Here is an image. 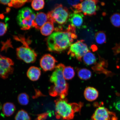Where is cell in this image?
<instances>
[{"label":"cell","instance_id":"1","mask_svg":"<svg viewBox=\"0 0 120 120\" xmlns=\"http://www.w3.org/2000/svg\"><path fill=\"white\" fill-rule=\"evenodd\" d=\"M77 37L76 28L70 25L65 31L54 32L47 38L48 49L50 52H62L69 47Z\"/></svg>","mask_w":120,"mask_h":120},{"label":"cell","instance_id":"2","mask_svg":"<svg viewBox=\"0 0 120 120\" xmlns=\"http://www.w3.org/2000/svg\"><path fill=\"white\" fill-rule=\"evenodd\" d=\"M65 67L63 64H58L50 76L49 80L53 85L49 88V93L52 97H59V98L64 99L68 94V85L63 75Z\"/></svg>","mask_w":120,"mask_h":120},{"label":"cell","instance_id":"3","mask_svg":"<svg viewBox=\"0 0 120 120\" xmlns=\"http://www.w3.org/2000/svg\"><path fill=\"white\" fill-rule=\"evenodd\" d=\"M55 103L56 118L67 120L72 119L75 113L80 111L83 105L81 102L68 103L66 98L57 99Z\"/></svg>","mask_w":120,"mask_h":120},{"label":"cell","instance_id":"4","mask_svg":"<svg viewBox=\"0 0 120 120\" xmlns=\"http://www.w3.org/2000/svg\"><path fill=\"white\" fill-rule=\"evenodd\" d=\"M36 16L35 13L29 8H24L19 10L17 20L21 29L26 30L34 27Z\"/></svg>","mask_w":120,"mask_h":120},{"label":"cell","instance_id":"5","mask_svg":"<svg viewBox=\"0 0 120 120\" xmlns=\"http://www.w3.org/2000/svg\"><path fill=\"white\" fill-rule=\"evenodd\" d=\"M49 21L63 25L68 20L70 14L68 9L61 4H57L52 11L47 14Z\"/></svg>","mask_w":120,"mask_h":120},{"label":"cell","instance_id":"6","mask_svg":"<svg viewBox=\"0 0 120 120\" xmlns=\"http://www.w3.org/2000/svg\"><path fill=\"white\" fill-rule=\"evenodd\" d=\"M98 1L94 0L82 1L80 3L73 6L74 12L81 13L85 16L95 15L98 9Z\"/></svg>","mask_w":120,"mask_h":120},{"label":"cell","instance_id":"7","mask_svg":"<svg viewBox=\"0 0 120 120\" xmlns=\"http://www.w3.org/2000/svg\"><path fill=\"white\" fill-rule=\"evenodd\" d=\"M83 40H78L71 44L68 52V54L72 57L75 58L81 61L82 58L90 51L87 45Z\"/></svg>","mask_w":120,"mask_h":120},{"label":"cell","instance_id":"8","mask_svg":"<svg viewBox=\"0 0 120 120\" xmlns=\"http://www.w3.org/2000/svg\"><path fill=\"white\" fill-rule=\"evenodd\" d=\"M18 58L26 63H32L35 62L37 55L35 51L29 47L28 45L21 46L16 49Z\"/></svg>","mask_w":120,"mask_h":120},{"label":"cell","instance_id":"9","mask_svg":"<svg viewBox=\"0 0 120 120\" xmlns=\"http://www.w3.org/2000/svg\"><path fill=\"white\" fill-rule=\"evenodd\" d=\"M14 62L10 58L0 55V77L5 79L14 71Z\"/></svg>","mask_w":120,"mask_h":120},{"label":"cell","instance_id":"10","mask_svg":"<svg viewBox=\"0 0 120 120\" xmlns=\"http://www.w3.org/2000/svg\"><path fill=\"white\" fill-rule=\"evenodd\" d=\"M91 118L92 120H118L116 114L103 106H99L96 109Z\"/></svg>","mask_w":120,"mask_h":120},{"label":"cell","instance_id":"11","mask_svg":"<svg viewBox=\"0 0 120 120\" xmlns=\"http://www.w3.org/2000/svg\"><path fill=\"white\" fill-rule=\"evenodd\" d=\"M57 62V61L52 55L46 54L40 59V65L44 71H51L55 69Z\"/></svg>","mask_w":120,"mask_h":120},{"label":"cell","instance_id":"12","mask_svg":"<svg viewBox=\"0 0 120 120\" xmlns=\"http://www.w3.org/2000/svg\"><path fill=\"white\" fill-rule=\"evenodd\" d=\"M83 14L81 13L74 12L70 14L68 20L72 26L79 28L82 26L83 22Z\"/></svg>","mask_w":120,"mask_h":120},{"label":"cell","instance_id":"13","mask_svg":"<svg viewBox=\"0 0 120 120\" xmlns=\"http://www.w3.org/2000/svg\"><path fill=\"white\" fill-rule=\"evenodd\" d=\"M48 21L47 14L42 12L37 13L36 15L34 20V27L37 30L40 29L41 27Z\"/></svg>","mask_w":120,"mask_h":120},{"label":"cell","instance_id":"14","mask_svg":"<svg viewBox=\"0 0 120 120\" xmlns=\"http://www.w3.org/2000/svg\"><path fill=\"white\" fill-rule=\"evenodd\" d=\"M84 94L86 100L92 101L96 100L98 98L99 93L96 88L93 87H88L85 88Z\"/></svg>","mask_w":120,"mask_h":120},{"label":"cell","instance_id":"15","mask_svg":"<svg viewBox=\"0 0 120 120\" xmlns=\"http://www.w3.org/2000/svg\"><path fill=\"white\" fill-rule=\"evenodd\" d=\"M41 71L38 68L32 66L28 69L27 72V76L33 81H35L39 79L41 75Z\"/></svg>","mask_w":120,"mask_h":120},{"label":"cell","instance_id":"16","mask_svg":"<svg viewBox=\"0 0 120 120\" xmlns=\"http://www.w3.org/2000/svg\"><path fill=\"white\" fill-rule=\"evenodd\" d=\"M16 110V106L13 103H6L3 106V112L4 115L7 117L11 116L12 115Z\"/></svg>","mask_w":120,"mask_h":120},{"label":"cell","instance_id":"17","mask_svg":"<svg viewBox=\"0 0 120 120\" xmlns=\"http://www.w3.org/2000/svg\"><path fill=\"white\" fill-rule=\"evenodd\" d=\"M53 22L50 21L46 22L40 29V32L43 35H50L54 30Z\"/></svg>","mask_w":120,"mask_h":120},{"label":"cell","instance_id":"18","mask_svg":"<svg viewBox=\"0 0 120 120\" xmlns=\"http://www.w3.org/2000/svg\"><path fill=\"white\" fill-rule=\"evenodd\" d=\"M82 60L84 63L87 65L95 64L97 61L95 55L90 51L85 54L82 58Z\"/></svg>","mask_w":120,"mask_h":120},{"label":"cell","instance_id":"19","mask_svg":"<svg viewBox=\"0 0 120 120\" xmlns=\"http://www.w3.org/2000/svg\"><path fill=\"white\" fill-rule=\"evenodd\" d=\"M78 76L79 79L82 80H87L91 77L92 73L89 70L85 68L77 69Z\"/></svg>","mask_w":120,"mask_h":120},{"label":"cell","instance_id":"20","mask_svg":"<svg viewBox=\"0 0 120 120\" xmlns=\"http://www.w3.org/2000/svg\"><path fill=\"white\" fill-rule=\"evenodd\" d=\"M75 72L73 67H65L63 72L64 77L65 80H69L73 78L75 75Z\"/></svg>","mask_w":120,"mask_h":120},{"label":"cell","instance_id":"21","mask_svg":"<svg viewBox=\"0 0 120 120\" xmlns=\"http://www.w3.org/2000/svg\"><path fill=\"white\" fill-rule=\"evenodd\" d=\"M15 120H31V118L27 112L23 109L19 111L15 117Z\"/></svg>","mask_w":120,"mask_h":120},{"label":"cell","instance_id":"22","mask_svg":"<svg viewBox=\"0 0 120 120\" xmlns=\"http://www.w3.org/2000/svg\"><path fill=\"white\" fill-rule=\"evenodd\" d=\"M18 100L19 104L22 105H26L29 103V97L26 93H22L18 96Z\"/></svg>","mask_w":120,"mask_h":120},{"label":"cell","instance_id":"23","mask_svg":"<svg viewBox=\"0 0 120 120\" xmlns=\"http://www.w3.org/2000/svg\"><path fill=\"white\" fill-rule=\"evenodd\" d=\"M95 38L96 42L99 44H103L106 41V36L103 31H99L97 32L95 34Z\"/></svg>","mask_w":120,"mask_h":120},{"label":"cell","instance_id":"24","mask_svg":"<svg viewBox=\"0 0 120 120\" xmlns=\"http://www.w3.org/2000/svg\"><path fill=\"white\" fill-rule=\"evenodd\" d=\"M45 4V1L43 0H34L32 1L31 5L34 9L38 11L43 8Z\"/></svg>","mask_w":120,"mask_h":120},{"label":"cell","instance_id":"25","mask_svg":"<svg viewBox=\"0 0 120 120\" xmlns=\"http://www.w3.org/2000/svg\"><path fill=\"white\" fill-rule=\"evenodd\" d=\"M111 22L114 26L116 27H120V14L115 13L112 15L110 18Z\"/></svg>","mask_w":120,"mask_h":120},{"label":"cell","instance_id":"26","mask_svg":"<svg viewBox=\"0 0 120 120\" xmlns=\"http://www.w3.org/2000/svg\"><path fill=\"white\" fill-rule=\"evenodd\" d=\"M28 1L25 0H11L12 7L15 8H19L22 7L25 4V3Z\"/></svg>","mask_w":120,"mask_h":120},{"label":"cell","instance_id":"27","mask_svg":"<svg viewBox=\"0 0 120 120\" xmlns=\"http://www.w3.org/2000/svg\"><path fill=\"white\" fill-rule=\"evenodd\" d=\"M7 25L4 22H0V36L4 35L7 31Z\"/></svg>","mask_w":120,"mask_h":120},{"label":"cell","instance_id":"28","mask_svg":"<svg viewBox=\"0 0 120 120\" xmlns=\"http://www.w3.org/2000/svg\"><path fill=\"white\" fill-rule=\"evenodd\" d=\"M49 114V113L47 112L40 114L38 115L37 117L35 120H44L47 118Z\"/></svg>","mask_w":120,"mask_h":120},{"label":"cell","instance_id":"29","mask_svg":"<svg viewBox=\"0 0 120 120\" xmlns=\"http://www.w3.org/2000/svg\"><path fill=\"white\" fill-rule=\"evenodd\" d=\"M113 106L116 110L120 112V98L117 99L114 102Z\"/></svg>","mask_w":120,"mask_h":120},{"label":"cell","instance_id":"30","mask_svg":"<svg viewBox=\"0 0 120 120\" xmlns=\"http://www.w3.org/2000/svg\"><path fill=\"white\" fill-rule=\"evenodd\" d=\"M35 95L32 98H33L35 99L41 97L45 96V95L43 94L39 90L37 89H35Z\"/></svg>","mask_w":120,"mask_h":120},{"label":"cell","instance_id":"31","mask_svg":"<svg viewBox=\"0 0 120 120\" xmlns=\"http://www.w3.org/2000/svg\"><path fill=\"white\" fill-rule=\"evenodd\" d=\"M83 0H68L67 1L68 3L69 4L73 6L76 5L77 4L80 3L82 2Z\"/></svg>","mask_w":120,"mask_h":120},{"label":"cell","instance_id":"32","mask_svg":"<svg viewBox=\"0 0 120 120\" xmlns=\"http://www.w3.org/2000/svg\"><path fill=\"white\" fill-rule=\"evenodd\" d=\"M11 1V0H0V3L4 5H8Z\"/></svg>","mask_w":120,"mask_h":120}]
</instances>
